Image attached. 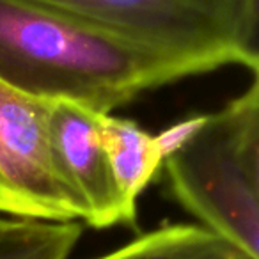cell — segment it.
Listing matches in <instances>:
<instances>
[{"instance_id": "1", "label": "cell", "mask_w": 259, "mask_h": 259, "mask_svg": "<svg viewBox=\"0 0 259 259\" xmlns=\"http://www.w3.org/2000/svg\"><path fill=\"white\" fill-rule=\"evenodd\" d=\"M211 73L32 0H0V80L45 100L112 114L141 94Z\"/></svg>"}, {"instance_id": "2", "label": "cell", "mask_w": 259, "mask_h": 259, "mask_svg": "<svg viewBox=\"0 0 259 259\" xmlns=\"http://www.w3.org/2000/svg\"><path fill=\"white\" fill-rule=\"evenodd\" d=\"M167 192L199 226L259 259V80L222 108L178 124Z\"/></svg>"}, {"instance_id": "3", "label": "cell", "mask_w": 259, "mask_h": 259, "mask_svg": "<svg viewBox=\"0 0 259 259\" xmlns=\"http://www.w3.org/2000/svg\"><path fill=\"white\" fill-rule=\"evenodd\" d=\"M209 71L259 69V0H32Z\"/></svg>"}, {"instance_id": "4", "label": "cell", "mask_w": 259, "mask_h": 259, "mask_svg": "<svg viewBox=\"0 0 259 259\" xmlns=\"http://www.w3.org/2000/svg\"><path fill=\"white\" fill-rule=\"evenodd\" d=\"M50 103L0 80V217L36 222L83 219L54 162Z\"/></svg>"}, {"instance_id": "5", "label": "cell", "mask_w": 259, "mask_h": 259, "mask_svg": "<svg viewBox=\"0 0 259 259\" xmlns=\"http://www.w3.org/2000/svg\"><path fill=\"white\" fill-rule=\"evenodd\" d=\"M101 117L103 114L75 101L54 100L50 103V144L55 167L82 208V222L94 229L121 224Z\"/></svg>"}, {"instance_id": "6", "label": "cell", "mask_w": 259, "mask_h": 259, "mask_svg": "<svg viewBox=\"0 0 259 259\" xmlns=\"http://www.w3.org/2000/svg\"><path fill=\"white\" fill-rule=\"evenodd\" d=\"M178 132L176 124L162 135H151L132 119L103 114L101 134L122 226H135L139 199L162 170Z\"/></svg>"}, {"instance_id": "7", "label": "cell", "mask_w": 259, "mask_h": 259, "mask_svg": "<svg viewBox=\"0 0 259 259\" xmlns=\"http://www.w3.org/2000/svg\"><path fill=\"white\" fill-rule=\"evenodd\" d=\"M94 259H252L199 224H169Z\"/></svg>"}, {"instance_id": "8", "label": "cell", "mask_w": 259, "mask_h": 259, "mask_svg": "<svg viewBox=\"0 0 259 259\" xmlns=\"http://www.w3.org/2000/svg\"><path fill=\"white\" fill-rule=\"evenodd\" d=\"M80 236V222L13 219L0 233V259H69Z\"/></svg>"}, {"instance_id": "9", "label": "cell", "mask_w": 259, "mask_h": 259, "mask_svg": "<svg viewBox=\"0 0 259 259\" xmlns=\"http://www.w3.org/2000/svg\"><path fill=\"white\" fill-rule=\"evenodd\" d=\"M13 219H8V217H0V233L6 229V227L9 226V222H11Z\"/></svg>"}]
</instances>
